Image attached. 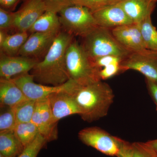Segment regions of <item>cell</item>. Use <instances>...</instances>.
I'll return each instance as SVG.
<instances>
[{"label":"cell","instance_id":"cell-33","mask_svg":"<svg viewBox=\"0 0 157 157\" xmlns=\"http://www.w3.org/2000/svg\"><path fill=\"white\" fill-rule=\"evenodd\" d=\"M141 144L145 149L151 155L152 157H157V139L149 140L145 143L141 142Z\"/></svg>","mask_w":157,"mask_h":157},{"label":"cell","instance_id":"cell-20","mask_svg":"<svg viewBox=\"0 0 157 157\" xmlns=\"http://www.w3.org/2000/svg\"><path fill=\"white\" fill-rule=\"evenodd\" d=\"M29 36L28 32H17L13 35H9L5 42L0 45L1 52L10 56L18 55Z\"/></svg>","mask_w":157,"mask_h":157},{"label":"cell","instance_id":"cell-2","mask_svg":"<svg viewBox=\"0 0 157 157\" xmlns=\"http://www.w3.org/2000/svg\"><path fill=\"white\" fill-rule=\"evenodd\" d=\"M73 36L65 31L60 32L42 60L39 61L31 74L40 84L57 86L70 79L66 64L67 49Z\"/></svg>","mask_w":157,"mask_h":157},{"label":"cell","instance_id":"cell-36","mask_svg":"<svg viewBox=\"0 0 157 157\" xmlns=\"http://www.w3.org/2000/svg\"><path fill=\"white\" fill-rule=\"evenodd\" d=\"M9 35V34L7 33V31L2 30H0V45H2L3 42H5Z\"/></svg>","mask_w":157,"mask_h":157},{"label":"cell","instance_id":"cell-19","mask_svg":"<svg viewBox=\"0 0 157 157\" xmlns=\"http://www.w3.org/2000/svg\"><path fill=\"white\" fill-rule=\"evenodd\" d=\"M24 147L14 132L0 133V154L5 157H17Z\"/></svg>","mask_w":157,"mask_h":157},{"label":"cell","instance_id":"cell-17","mask_svg":"<svg viewBox=\"0 0 157 157\" xmlns=\"http://www.w3.org/2000/svg\"><path fill=\"white\" fill-rule=\"evenodd\" d=\"M61 24L58 13L46 11L42 14L28 32L33 33L58 34Z\"/></svg>","mask_w":157,"mask_h":157},{"label":"cell","instance_id":"cell-21","mask_svg":"<svg viewBox=\"0 0 157 157\" xmlns=\"http://www.w3.org/2000/svg\"><path fill=\"white\" fill-rule=\"evenodd\" d=\"M14 133L24 148L33 141L39 132L37 127L32 122L18 123Z\"/></svg>","mask_w":157,"mask_h":157},{"label":"cell","instance_id":"cell-9","mask_svg":"<svg viewBox=\"0 0 157 157\" xmlns=\"http://www.w3.org/2000/svg\"><path fill=\"white\" fill-rule=\"evenodd\" d=\"M45 11L42 0H26L19 10L14 12L13 28L18 32H28Z\"/></svg>","mask_w":157,"mask_h":157},{"label":"cell","instance_id":"cell-35","mask_svg":"<svg viewBox=\"0 0 157 157\" xmlns=\"http://www.w3.org/2000/svg\"><path fill=\"white\" fill-rule=\"evenodd\" d=\"M133 143L137 149L139 157H152L150 153L143 147L141 143L135 142Z\"/></svg>","mask_w":157,"mask_h":157},{"label":"cell","instance_id":"cell-8","mask_svg":"<svg viewBox=\"0 0 157 157\" xmlns=\"http://www.w3.org/2000/svg\"><path fill=\"white\" fill-rule=\"evenodd\" d=\"M11 79L28 99L35 101L47 98L52 93L64 90L67 88L70 83V79L65 84L57 86L37 83L35 82L33 76L29 73L14 76Z\"/></svg>","mask_w":157,"mask_h":157},{"label":"cell","instance_id":"cell-28","mask_svg":"<svg viewBox=\"0 0 157 157\" xmlns=\"http://www.w3.org/2000/svg\"><path fill=\"white\" fill-rule=\"evenodd\" d=\"M14 25V12L0 9V29L7 31L13 28Z\"/></svg>","mask_w":157,"mask_h":157},{"label":"cell","instance_id":"cell-26","mask_svg":"<svg viewBox=\"0 0 157 157\" xmlns=\"http://www.w3.org/2000/svg\"><path fill=\"white\" fill-rule=\"evenodd\" d=\"M121 0H71L73 5L82 6L89 9L92 12L105 6L119 2Z\"/></svg>","mask_w":157,"mask_h":157},{"label":"cell","instance_id":"cell-7","mask_svg":"<svg viewBox=\"0 0 157 157\" xmlns=\"http://www.w3.org/2000/svg\"><path fill=\"white\" fill-rule=\"evenodd\" d=\"M120 69L122 72L136 70L157 83V52L148 50L132 52L121 62Z\"/></svg>","mask_w":157,"mask_h":157},{"label":"cell","instance_id":"cell-1","mask_svg":"<svg viewBox=\"0 0 157 157\" xmlns=\"http://www.w3.org/2000/svg\"><path fill=\"white\" fill-rule=\"evenodd\" d=\"M67 91L77 104L82 119L88 123L106 116L114 98L112 88L102 80L78 83L70 79Z\"/></svg>","mask_w":157,"mask_h":157},{"label":"cell","instance_id":"cell-13","mask_svg":"<svg viewBox=\"0 0 157 157\" xmlns=\"http://www.w3.org/2000/svg\"><path fill=\"white\" fill-rule=\"evenodd\" d=\"M56 34L35 33L29 36L18 56L37 59L46 55L56 39Z\"/></svg>","mask_w":157,"mask_h":157},{"label":"cell","instance_id":"cell-6","mask_svg":"<svg viewBox=\"0 0 157 157\" xmlns=\"http://www.w3.org/2000/svg\"><path fill=\"white\" fill-rule=\"evenodd\" d=\"M78 137L85 145L110 156H117L124 141L98 127L82 129L78 132Z\"/></svg>","mask_w":157,"mask_h":157},{"label":"cell","instance_id":"cell-14","mask_svg":"<svg viewBox=\"0 0 157 157\" xmlns=\"http://www.w3.org/2000/svg\"><path fill=\"white\" fill-rule=\"evenodd\" d=\"M67 88L62 91L52 93L47 97L54 118L57 123L66 117L80 114L78 106L67 91Z\"/></svg>","mask_w":157,"mask_h":157},{"label":"cell","instance_id":"cell-29","mask_svg":"<svg viewBox=\"0 0 157 157\" xmlns=\"http://www.w3.org/2000/svg\"><path fill=\"white\" fill-rule=\"evenodd\" d=\"M123 60V59L119 57L107 56L94 59L92 61L95 67L100 70L101 68L105 67L109 65L113 64H120Z\"/></svg>","mask_w":157,"mask_h":157},{"label":"cell","instance_id":"cell-16","mask_svg":"<svg viewBox=\"0 0 157 157\" xmlns=\"http://www.w3.org/2000/svg\"><path fill=\"white\" fill-rule=\"evenodd\" d=\"M28 100L11 78H1L0 104L1 107L14 108Z\"/></svg>","mask_w":157,"mask_h":157},{"label":"cell","instance_id":"cell-31","mask_svg":"<svg viewBox=\"0 0 157 157\" xmlns=\"http://www.w3.org/2000/svg\"><path fill=\"white\" fill-rule=\"evenodd\" d=\"M117 157H139L134 143L124 140Z\"/></svg>","mask_w":157,"mask_h":157},{"label":"cell","instance_id":"cell-18","mask_svg":"<svg viewBox=\"0 0 157 157\" xmlns=\"http://www.w3.org/2000/svg\"><path fill=\"white\" fill-rule=\"evenodd\" d=\"M40 116L47 134L48 142L58 138L57 124L54 118L48 98L37 101Z\"/></svg>","mask_w":157,"mask_h":157},{"label":"cell","instance_id":"cell-11","mask_svg":"<svg viewBox=\"0 0 157 157\" xmlns=\"http://www.w3.org/2000/svg\"><path fill=\"white\" fill-rule=\"evenodd\" d=\"M39 62L37 59L21 56H10L1 52V78L10 79L14 76L29 73Z\"/></svg>","mask_w":157,"mask_h":157},{"label":"cell","instance_id":"cell-30","mask_svg":"<svg viewBox=\"0 0 157 157\" xmlns=\"http://www.w3.org/2000/svg\"><path fill=\"white\" fill-rule=\"evenodd\" d=\"M120 64H113L100 70L99 76L101 80H106L120 73Z\"/></svg>","mask_w":157,"mask_h":157},{"label":"cell","instance_id":"cell-37","mask_svg":"<svg viewBox=\"0 0 157 157\" xmlns=\"http://www.w3.org/2000/svg\"><path fill=\"white\" fill-rule=\"evenodd\" d=\"M0 157H5L4 156H3L2 155V154H0Z\"/></svg>","mask_w":157,"mask_h":157},{"label":"cell","instance_id":"cell-12","mask_svg":"<svg viewBox=\"0 0 157 157\" xmlns=\"http://www.w3.org/2000/svg\"><path fill=\"white\" fill-rule=\"evenodd\" d=\"M98 26L107 29L134 23L118 2L93 12Z\"/></svg>","mask_w":157,"mask_h":157},{"label":"cell","instance_id":"cell-24","mask_svg":"<svg viewBox=\"0 0 157 157\" xmlns=\"http://www.w3.org/2000/svg\"><path fill=\"white\" fill-rule=\"evenodd\" d=\"M9 108L0 116V133L14 132L17 124L14 109Z\"/></svg>","mask_w":157,"mask_h":157},{"label":"cell","instance_id":"cell-3","mask_svg":"<svg viewBox=\"0 0 157 157\" xmlns=\"http://www.w3.org/2000/svg\"><path fill=\"white\" fill-rule=\"evenodd\" d=\"M82 45L91 59L113 56L124 59L132 53L120 44L110 29L97 26L83 38Z\"/></svg>","mask_w":157,"mask_h":157},{"label":"cell","instance_id":"cell-4","mask_svg":"<svg viewBox=\"0 0 157 157\" xmlns=\"http://www.w3.org/2000/svg\"><path fill=\"white\" fill-rule=\"evenodd\" d=\"M66 64L70 79L78 83L101 80L96 68L81 44L73 41L66 52Z\"/></svg>","mask_w":157,"mask_h":157},{"label":"cell","instance_id":"cell-5","mask_svg":"<svg viewBox=\"0 0 157 157\" xmlns=\"http://www.w3.org/2000/svg\"><path fill=\"white\" fill-rule=\"evenodd\" d=\"M61 24L65 32L83 38L98 26L93 12L82 6L73 5L58 13Z\"/></svg>","mask_w":157,"mask_h":157},{"label":"cell","instance_id":"cell-34","mask_svg":"<svg viewBox=\"0 0 157 157\" xmlns=\"http://www.w3.org/2000/svg\"><path fill=\"white\" fill-rule=\"evenodd\" d=\"M20 0H0L1 8L5 9H14Z\"/></svg>","mask_w":157,"mask_h":157},{"label":"cell","instance_id":"cell-23","mask_svg":"<svg viewBox=\"0 0 157 157\" xmlns=\"http://www.w3.org/2000/svg\"><path fill=\"white\" fill-rule=\"evenodd\" d=\"M36 102L37 101L28 100L13 108L17 124L31 122L36 109Z\"/></svg>","mask_w":157,"mask_h":157},{"label":"cell","instance_id":"cell-27","mask_svg":"<svg viewBox=\"0 0 157 157\" xmlns=\"http://www.w3.org/2000/svg\"><path fill=\"white\" fill-rule=\"evenodd\" d=\"M45 5L46 11L58 13L63 9L73 6L71 0H42Z\"/></svg>","mask_w":157,"mask_h":157},{"label":"cell","instance_id":"cell-22","mask_svg":"<svg viewBox=\"0 0 157 157\" xmlns=\"http://www.w3.org/2000/svg\"><path fill=\"white\" fill-rule=\"evenodd\" d=\"M139 24L147 49L157 52V30L152 23L151 16Z\"/></svg>","mask_w":157,"mask_h":157},{"label":"cell","instance_id":"cell-25","mask_svg":"<svg viewBox=\"0 0 157 157\" xmlns=\"http://www.w3.org/2000/svg\"><path fill=\"white\" fill-rule=\"evenodd\" d=\"M47 142L46 139L39 133L33 141L25 147L17 157H37Z\"/></svg>","mask_w":157,"mask_h":157},{"label":"cell","instance_id":"cell-15","mask_svg":"<svg viewBox=\"0 0 157 157\" xmlns=\"http://www.w3.org/2000/svg\"><path fill=\"white\" fill-rule=\"evenodd\" d=\"M157 0H121L119 4L134 23L139 24L151 16Z\"/></svg>","mask_w":157,"mask_h":157},{"label":"cell","instance_id":"cell-10","mask_svg":"<svg viewBox=\"0 0 157 157\" xmlns=\"http://www.w3.org/2000/svg\"><path fill=\"white\" fill-rule=\"evenodd\" d=\"M111 32L117 42L132 52L148 50L144 42L139 24L120 26L112 29Z\"/></svg>","mask_w":157,"mask_h":157},{"label":"cell","instance_id":"cell-32","mask_svg":"<svg viewBox=\"0 0 157 157\" xmlns=\"http://www.w3.org/2000/svg\"><path fill=\"white\" fill-rule=\"evenodd\" d=\"M147 87L150 95L154 102L157 109V83L146 78Z\"/></svg>","mask_w":157,"mask_h":157}]
</instances>
